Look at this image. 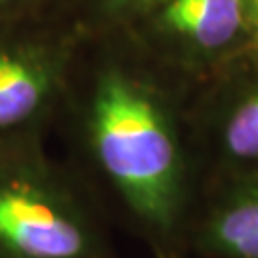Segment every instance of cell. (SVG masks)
Returning a JSON list of instances; mask_svg holds the SVG:
<instances>
[{"mask_svg": "<svg viewBox=\"0 0 258 258\" xmlns=\"http://www.w3.org/2000/svg\"><path fill=\"white\" fill-rule=\"evenodd\" d=\"M96 37V46L83 40L79 48L54 124L65 161L151 256L189 258L187 233L201 195L189 126L194 86L124 29Z\"/></svg>", "mask_w": 258, "mask_h": 258, "instance_id": "cell-1", "label": "cell"}, {"mask_svg": "<svg viewBox=\"0 0 258 258\" xmlns=\"http://www.w3.org/2000/svg\"><path fill=\"white\" fill-rule=\"evenodd\" d=\"M111 222L42 132L0 136V258H117Z\"/></svg>", "mask_w": 258, "mask_h": 258, "instance_id": "cell-2", "label": "cell"}, {"mask_svg": "<svg viewBox=\"0 0 258 258\" xmlns=\"http://www.w3.org/2000/svg\"><path fill=\"white\" fill-rule=\"evenodd\" d=\"M120 29L191 86L250 52L247 0H159Z\"/></svg>", "mask_w": 258, "mask_h": 258, "instance_id": "cell-3", "label": "cell"}, {"mask_svg": "<svg viewBox=\"0 0 258 258\" xmlns=\"http://www.w3.org/2000/svg\"><path fill=\"white\" fill-rule=\"evenodd\" d=\"M189 126L201 191L218 182L258 176V50L195 84Z\"/></svg>", "mask_w": 258, "mask_h": 258, "instance_id": "cell-4", "label": "cell"}, {"mask_svg": "<svg viewBox=\"0 0 258 258\" xmlns=\"http://www.w3.org/2000/svg\"><path fill=\"white\" fill-rule=\"evenodd\" d=\"M84 33L0 35V136L54 128Z\"/></svg>", "mask_w": 258, "mask_h": 258, "instance_id": "cell-5", "label": "cell"}, {"mask_svg": "<svg viewBox=\"0 0 258 258\" xmlns=\"http://www.w3.org/2000/svg\"><path fill=\"white\" fill-rule=\"evenodd\" d=\"M189 258H258V176L207 185L187 233Z\"/></svg>", "mask_w": 258, "mask_h": 258, "instance_id": "cell-6", "label": "cell"}, {"mask_svg": "<svg viewBox=\"0 0 258 258\" xmlns=\"http://www.w3.org/2000/svg\"><path fill=\"white\" fill-rule=\"evenodd\" d=\"M159 0H94L98 31L120 29Z\"/></svg>", "mask_w": 258, "mask_h": 258, "instance_id": "cell-7", "label": "cell"}, {"mask_svg": "<svg viewBox=\"0 0 258 258\" xmlns=\"http://www.w3.org/2000/svg\"><path fill=\"white\" fill-rule=\"evenodd\" d=\"M247 14H249L250 52H252L258 50V0H247Z\"/></svg>", "mask_w": 258, "mask_h": 258, "instance_id": "cell-8", "label": "cell"}, {"mask_svg": "<svg viewBox=\"0 0 258 258\" xmlns=\"http://www.w3.org/2000/svg\"><path fill=\"white\" fill-rule=\"evenodd\" d=\"M33 0H0V21L4 18H10L14 12L21 8H27Z\"/></svg>", "mask_w": 258, "mask_h": 258, "instance_id": "cell-9", "label": "cell"}]
</instances>
